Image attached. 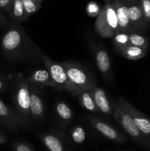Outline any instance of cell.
<instances>
[{"instance_id": "1", "label": "cell", "mask_w": 150, "mask_h": 151, "mask_svg": "<svg viewBox=\"0 0 150 151\" xmlns=\"http://www.w3.org/2000/svg\"><path fill=\"white\" fill-rule=\"evenodd\" d=\"M38 48L23 27L16 22L10 24L1 38V52L13 63L38 61L41 60L38 53Z\"/></svg>"}, {"instance_id": "2", "label": "cell", "mask_w": 150, "mask_h": 151, "mask_svg": "<svg viewBox=\"0 0 150 151\" xmlns=\"http://www.w3.org/2000/svg\"><path fill=\"white\" fill-rule=\"evenodd\" d=\"M13 105L20 129L26 131L32 128V116L29 105V83L21 73L13 80Z\"/></svg>"}, {"instance_id": "3", "label": "cell", "mask_w": 150, "mask_h": 151, "mask_svg": "<svg viewBox=\"0 0 150 151\" xmlns=\"http://www.w3.org/2000/svg\"><path fill=\"white\" fill-rule=\"evenodd\" d=\"M38 53L51 79L57 86V89L66 90L72 95L77 96L81 91L77 89L69 81L63 63L52 60L40 48H38Z\"/></svg>"}, {"instance_id": "4", "label": "cell", "mask_w": 150, "mask_h": 151, "mask_svg": "<svg viewBox=\"0 0 150 151\" xmlns=\"http://www.w3.org/2000/svg\"><path fill=\"white\" fill-rule=\"evenodd\" d=\"M95 29L104 38H113L119 32L117 16L113 1H107L100 10L95 22Z\"/></svg>"}, {"instance_id": "5", "label": "cell", "mask_w": 150, "mask_h": 151, "mask_svg": "<svg viewBox=\"0 0 150 151\" xmlns=\"http://www.w3.org/2000/svg\"><path fill=\"white\" fill-rule=\"evenodd\" d=\"M62 63L69 81L79 91L91 90L96 87L94 78L81 63L71 60Z\"/></svg>"}, {"instance_id": "6", "label": "cell", "mask_w": 150, "mask_h": 151, "mask_svg": "<svg viewBox=\"0 0 150 151\" xmlns=\"http://www.w3.org/2000/svg\"><path fill=\"white\" fill-rule=\"evenodd\" d=\"M113 115L116 122L135 142L150 148V140L140 131L132 118L117 103L114 106Z\"/></svg>"}, {"instance_id": "7", "label": "cell", "mask_w": 150, "mask_h": 151, "mask_svg": "<svg viewBox=\"0 0 150 151\" xmlns=\"http://www.w3.org/2000/svg\"><path fill=\"white\" fill-rule=\"evenodd\" d=\"M90 47L94 53L97 68L103 78L107 83H111L113 81V75L108 53L103 47H101L94 41H90Z\"/></svg>"}, {"instance_id": "8", "label": "cell", "mask_w": 150, "mask_h": 151, "mask_svg": "<svg viewBox=\"0 0 150 151\" xmlns=\"http://www.w3.org/2000/svg\"><path fill=\"white\" fill-rule=\"evenodd\" d=\"M117 103L132 118L135 125L141 133L150 140V119L135 109L123 97L118 99Z\"/></svg>"}, {"instance_id": "9", "label": "cell", "mask_w": 150, "mask_h": 151, "mask_svg": "<svg viewBox=\"0 0 150 151\" xmlns=\"http://www.w3.org/2000/svg\"><path fill=\"white\" fill-rule=\"evenodd\" d=\"M66 134L59 131L38 133V137L49 151H72Z\"/></svg>"}, {"instance_id": "10", "label": "cell", "mask_w": 150, "mask_h": 151, "mask_svg": "<svg viewBox=\"0 0 150 151\" xmlns=\"http://www.w3.org/2000/svg\"><path fill=\"white\" fill-rule=\"evenodd\" d=\"M88 119L96 131L107 139L121 144H124L127 142L126 137L124 134L107 123L105 121L93 115H88Z\"/></svg>"}, {"instance_id": "11", "label": "cell", "mask_w": 150, "mask_h": 151, "mask_svg": "<svg viewBox=\"0 0 150 151\" xmlns=\"http://www.w3.org/2000/svg\"><path fill=\"white\" fill-rule=\"evenodd\" d=\"M29 105L32 120L41 123L45 116V107L38 86L29 83Z\"/></svg>"}, {"instance_id": "12", "label": "cell", "mask_w": 150, "mask_h": 151, "mask_svg": "<svg viewBox=\"0 0 150 151\" xmlns=\"http://www.w3.org/2000/svg\"><path fill=\"white\" fill-rule=\"evenodd\" d=\"M0 122L7 130L16 133L20 129L17 116L13 109L9 107L0 98Z\"/></svg>"}, {"instance_id": "13", "label": "cell", "mask_w": 150, "mask_h": 151, "mask_svg": "<svg viewBox=\"0 0 150 151\" xmlns=\"http://www.w3.org/2000/svg\"><path fill=\"white\" fill-rule=\"evenodd\" d=\"M116 10V16H117L118 24H119V32H126L132 33L133 32V28L131 25L128 14V7L121 2L119 0H115L113 1Z\"/></svg>"}, {"instance_id": "14", "label": "cell", "mask_w": 150, "mask_h": 151, "mask_svg": "<svg viewBox=\"0 0 150 151\" xmlns=\"http://www.w3.org/2000/svg\"><path fill=\"white\" fill-rule=\"evenodd\" d=\"M92 94L99 112H101L106 115L113 114V109L107 98L104 90L101 88L95 87L92 89Z\"/></svg>"}, {"instance_id": "15", "label": "cell", "mask_w": 150, "mask_h": 151, "mask_svg": "<svg viewBox=\"0 0 150 151\" xmlns=\"http://www.w3.org/2000/svg\"><path fill=\"white\" fill-rule=\"evenodd\" d=\"M27 80L29 83L34 84L38 86H46L57 88V86L52 81L50 74L49 73L46 69H39L33 71L29 78H27Z\"/></svg>"}, {"instance_id": "16", "label": "cell", "mask_w": 150, "mask_h": 151, "mask_svg": "<svg viewBox=\"0 0 150 151\" xmlns=\"http://www.w3.org/2000/svg\"><path fill=\"white\" fill-rule=\"evenodd\" d=\"M80 106L88 111L96 114L99 112L92 94V89L81 91L77 95Z\"/></svg>"}, {"instance_id": "17", "label": "cell", "mask_w": 150, "mask_h": 151, "mask_svg": "<svg viewBox=\"0 0 150 151\" xmlns=\"http://www.w3.org/2000/svg\"><path fill=\"white\" fill-rule=\"evenodd\" d=\"M55 111L63 126H66L73 119V112L71 108L63 101H57L55 104Z\"/></svg>"}, {"instance_id": "18", "label": "cell", "mask_w": 150, "mask_h": 151, "mask_svg": "<svg viewBox=\"0 0 150 151\" xmlns=\"http://www.w3.org/2000/svg\"><path fill=\"white\" fill-rule=\"evenodd\" d=\"M9 16L10 19L16 23H19L27 19L21 0H13Z\"/></svg>"}, {"instance_id": "19", "label": "cell", "mask_w": 150, "mask_h": 151, "mask_svg": "<svg viewBox=\"0 0 150 151\" xmlns=\"http://www.w3.org/2000/svg\"><path fill=\"white\" fill-rule=\"evenodd\" d=\"M120 52L121 53L124 57L131 60H139V59L144 58L146 54V51L145 50L132 45H129L122 49Z\"/></svg>"}, {"instance_id": "20", "label": "cell", "mask_w": 150, "mask_h": 151, "mask_svg": "<svg viewBox=\"0 0 150 151\" xmlns=\"http://www.w3.org/2000/svg\"><path fill=\"white\" fill-rule=\"evenodd\" d=\"M128 14H129V22L132 28L134 29L135 27L139 26L144 18L141 7H138V5L130 6L128 7Z\"/></svg>"}, {"instance_id": "21", "label": "cell", "mask_w": 150, "mask_h": 151, "mask_svg": "<svg viewBox=\"0 0 150 151\" xmlns=\"http://www.w3.org/2000/svg\"><path fill=\"white\" fill-rule=\"evenodd\" d=\"M129 34L126 32H118L113 37V44L119 52L131 45L129 42Z\"/></svg>"}, {"instance_id": "22", "label": "cell", "mask_w": 150, "mask_h": 151, "mask_svg": "<svg viewBox=\"0 0 150 151\" xmlns=\"http://www.w3.org/2000/svg\"><path fill=\"white\" fill-rule=\"evenodd\" d=\"M71 137L76 144H82L86 138L85 129L81 125H76L71 131Z\"/></svg>"}, {"instance_id": "23", "label": "cell", "mask_w": 150, "mask_h": 151, "mask_svg": "<svg viewBox=\"0 0 150 151\" xmlns=\"http://www.w3.org/2000/svg\"><path fill=\"white\" fill-rule=\"evenodd\" d=\"M129 42L132 46L140 47L145 50L148 47V40L143 35L135 32L129 34Z\"/></svg>"}, {"instance_id": "24", "label": "cell", "mask_w": 150, "mask_h": 151, "mask_svg": "<svg viewBox=\"0 0 150 151\" xmlns=\"http://www.w3.org/2000/svg\"><path fill=\"white\" fill-rule=\"evenodd\" d=\"M21 1L23 3L26 19H28L31 15L36 13L41 8V4L33 0H21Z\"/></svg>"}, {"instance_id": "25", "label": "cell", "mask_w": 150, "mask_h": 151, "mask_svg": "<svg viewBox=\"0 0 150 151\" xmlns=\"http://www.w3.org/2000/svg\"><path fill=\"white\" fill-rule=\"evenodd\" d=\"M12 148L14 151H35L28 142L24 140H16L13 142Z\"/></svg>"}, {"instance_id": "26", "label": "cell", "mask_w": 150, "mask_h": 151, "mask_svg": "<svg viewBox=\"0 0 150 151\" xmlns=\"http://www.w3.org/2000/svg\"><path fill=\"white\" fill-rule=\"evenodd\" d=\"M141 11L144 18L146 21L150 20V0H142L141 1Z\"/></svg>"}, {"instance_id": "27", "label": "cell", "mask_w": 150, "mask_h": 151, "mask_svg": "<svg viewBox=\"0 0 150 151\" xmlns=\"http://www.w3.org/2000/svg\"><path fill=\"white\" fill-rule=\"evenodd\" d=\"M87 12H88V14L91 16H98V15L100 13V10L98 5H97L96 3L91 2L88 5V7H87Z\"/></svg>"}, {"instance_id": "28", "label": "cell", "mask_w": 150, "mask_h": 151, "mask_svg": "<svg viewBox=\"0 0 150 151\" xmlns=\"http://www.w3.org/2000/svg\"><path fill=\"white\" fill-rule=\"evenodd\" d=\"M13 0H0V10L9 14Z\"/></svg>"}, {"instance_id": "29", "label": "cell", "mask_w": 150, "mask_h": 151, "mask_svg": "<svg viewBox=\"0 0 150 151\" xmlns=\"http://www.w3.org/2000/svg\"><path fill=\"white\" fill-rule=\"evenodd\" d=\"M10 25V24H9L8 19L1 13V10H0V27H9Z\"/></svg>"}, {"instance_id": "30", "label": "cell", "mask_w": 150, "mask_h": 151, "mask_svg": "<svg viewBox=\"0 0 150 151\" xmlns=\"http://www.w3.org/2000/svg\"><path fill=\"white\" fill-rule=\"evenodd\" d=\"M6 89V82L4 78L0 75V93H2Z\"/></svg>"}, {"instance_id": "31", "label": "cell", "mask_w": 150, "mask_h": 151, "mask_svg": "<svg viewBox=\"0 0 150 151\" xmlns=\"http://www.w3.org/2000/svg\"><path fill=\"white\" fill-rule=\"evenodd\" d=\"M7 137L6 136L5 134L0 131V145H4L7 142Z\"/></svg>"}, {"instance_id": "32", "label": "cell", "mask_w": 150, "mask_h": 151, "mask_svg": "<svg viewBox=\"0 0 150 151\" xmlns=\"http://www.w3.org/2000/svg\"><path fill=\"white\" fill-rule=\"evenodd\" d=\"M33 1H36V2L39 3V4H41V2H42V1H43V0H33Z\"/></svg>"}, {"instance_id": "33", "label": "cell", "mask_w": 150, "mask_h": 151, "mask_svg": "<svg viewBox=\"0 0 150 151\" xmlns=\"http://www.w3.org/2000/svg\"><path fill=\"white\" fill-rule=\"evenodd\" d=\"M126 1H131V0H126Z\"/></svg>"}]
</instances>
